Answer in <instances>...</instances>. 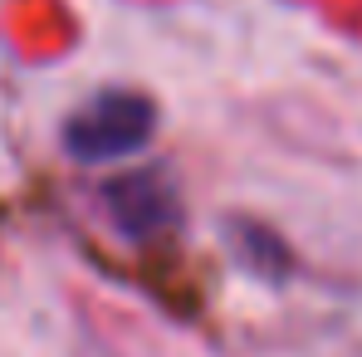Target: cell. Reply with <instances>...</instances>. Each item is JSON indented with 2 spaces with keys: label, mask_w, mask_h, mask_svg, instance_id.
Returning a JSON list of instances; mask_svg holds the SVG:
<instances>
[{
  "label": "cell",
  "mask_w": 362,
  "mask_h": 357,
  "mask_svg": "<svg viewBox=\"0 0 362 357\" xmlns=\"http://www.w3.org/2000/svg\"><path fill=\"white\" fill-rule=\"evenodd\" d=\"M103 211L122 240L147 245L181 226V191L162 167H137L103 181Z\"/></svg>",
  "instance_id": "7a4b0ae2"
},
{
  "label": "cell",
  "mask_w": 362,
  "mask_h": 357,
  "mask_svg": "<svg viewBox=\"0 0 362 357\" xmlns=\"http://www.w3.org/2000/svg\"><path fill=\"white\" fill-rule=\"evenodd\" d=\"M157 132V103L137 88H103L64 122V152L83 167H108L142 152Z\"/></svg>",
  "instance_id": "6da1fadb"
},
{
  "label": "cell",
  "mask_w": 362,
  "mask_h": 357,
  "mask_svg": "<svg viewBox=\"0 0 362 357\" xmlns=\"http://www.w3.org/2000/svg\"><path fill=\"white\" fill-rule=\"evenodd\" d=\"M226 235H230L235 259H240L255 279H264V284H284V279L294 274V254H289V245L279 240V230H269V226H259V221L240 216V221L226 226Z\"/></svg>",
  "instance_id": "3957f363"
}]
</instances>
